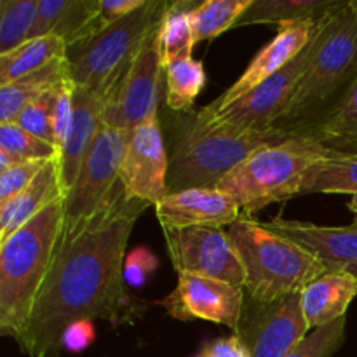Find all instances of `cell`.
Returning a JSON list of instances; mask_svg holds the SVG:
<instances>
[{
    "label": "cell",
    "mask_w": 357,
    "mask_h": 357,
    "mask_svg": "<svg viewBox=\"0 0 357 357\" xmlns=\"http://www.w3.org/2000/svg\"><path fill=\"white\" fill-rule=\"evenodd\" d=\"M264 225L323 261L328 272L347 271L357 264V229L352 225L321 227L310 222L286 220L281 215L264 222Z\"/></svg>",
    "instance_id": "e0dca14e"
},
{
    "label": "cell",
    "mask_w": 357,
    "mask_h": 357,
    "mask_svg": "<svg viewBox=\"0 0 357 357\" xmlns=\"http://www.w3.org/2000/svg\"><path fill=\"white\" fill-rule=\"evenodd\" d=\"M244 300L246 291L239 286L199 274H178L176 288L157 303L173 319L209 321L223 324L236 333Z\"/></svg>",
    "instance_id": "5bb4252c"
},
{
    "label": "cell",
    "mask_w": 357,
    "mask_h": 357,
    "mask_svg": "<svg viewBox=\"0 0 357 357\" xmlns=\"http://www.w3.org/2000/svg\"><path fill=\"white\" fill-rule=\"evenodd\" d=\"M351 6H352V9H354L356 17H357V0H351Z\"/></svg>",
    "instance_id": "60d3db41"
},
{
    "label": "cell",
    "mask_w": 357,
    "mask_h": 357,
    "mask_svg": "<svg viewBox=\"0 0 357 357\" xmlns=\"http://www.w3.org/2000/svg\"><path fill=\"white\" fill-rule=\"evenodd\" d=\"M357 77V17L351 0L316 23L309 61L275 128L295 129L319 119Z\"/></svg>",
    "instance_id": "277c9868"
},
{
    "label": "cell",
    "mask_w": 357,
    "mask_h": 357,
    "mask_svg": "<svg viewBox=\"0 0 357 357\" xmlns=\"http://www.w3.org/2000/svg\"><path fill=\"white\" fill-rule=\"evenodd\" d=\"M157 31L143 44L119 86L105 101V124L132 131L146 119L159 115L157 107L164 66L157 49Z\"/></svg>",
    "instance_id": "7c38bea8"
},
{
    "label": "cell",
    "mask_w": 357,
    "mask_h": 357,
    "mask_svg": "<svg viewBox=\"0 0 357 357\" xmlns=\"http://www.w3.org/2000/svg\"><path fill=\"white\" fill-rule=\"evenodd\" d=\"M194 357H250L246 345L237 335L208 342Z\"/></svg>",
    "instance_id": "74e56055"
},
{
    "label": "cell",
    "mask_w": 357,
    "mask_h": 357,
    "mask_svg": "<svg viewBox=\"0 0 357 357\" xmlns=\"http://www.w3.org/2000/svg\"><path fill=\"white\" fill-rule=\"evenodd\" d=\"M131 131L103 124L84 159L75 183L66 195L65 225L87 220L119 183L122 157Z\"/></svg>",
    "instance_id": "30bf717a"
},
{
    "label": "cell",
    "mask_w": 357,
    "mask_h": 357,
    "mask_svg": "<svg viewBox=\"0 0 357 357\" xmlns=\"http://www.w3.org/2000/svg\"><path fill=\"white\" fill-rule=\"evenodd\" d=\"M253 2L255 0H204L197 3L190 13L195 44L213 40L230 28H236Z\"/></svg>",
    "instance_id": "83f0119b"
},
{
    "label": "cell",
    "mask_w": 357,
    "mask_h": 357,
    "mask_svg": "<svg viewBox=\"0 0 357 357\" xmlns=\"http://www.w3.org/2000/svg\"><path fill=\"white\" fill-rule=\"evenodd\" d=\"M357 190V152L330 150L324 159L314 164L305 174L300 195L347 194Z\"/></svg>",
    "instance_id": "d4e9b609"
},
{
    "label": "cell",
    "mask_w": 357,
    "mask_h": 357,
    "mask_svg": "<svg viewBox=\"0 0 357 357\" xmlns=\"http://www.w3.org/2000/svg\"><path fill=\"white\" fill-rule=\"evenodd\" d=\"M146 0H100V16L103 31L112 24L119 23L135 10L142 9Z\"/></svg>",
    "instance_id": "8d00e7d4"
},
{
    "label": "cell",
    "mask_w": 357,
    "mask_h": 357,
    "mask_svg": "<svg viewBox=\"0 0 357 357\" xmlns=\"http://www.w3.org/2000/svg\"><path fill=\"white\" fill-rule=\"evenodd\" d=\"M316 23L317 21H302V23L279 26L278 35L264 49H260V52L255 56L253 61L246 66L243 75L229 89L223 91L215 101L199 108V110L206 115L220 114L227 107L236 103L244 94L250 93L251 89H255L261 82L271 79L272 75L281 72L286 65H289L309 45Z\"/></svg>",
    "instance_id": "9a60e30c"
},
{
    "label": "cell",
    "mask_w": 357,
    "mask_h": 357,
    "mask_svg": "<svg viewBox=\"0 0 357 357\" xmlns=\"http://www.w3.org/2000/svg\"><path fill=\"white\" fill-rule=\"evenodd\" d=\"M347 208L351 209V213H352V215H354V222H352V227H354V229H357V190L351 195V201H349Z\"/></svg>",
    "instance_id": "f35d334b"
},
{
    "label": "cell",
    "mask_w": 357,
    "mask_h": 357,
    "mask_svg": "<svg viewBox=\"0 0 357 357\" xmlns=\"http://www.w3.org/2000/svg\"><path fill=\"white\" fill-rule=\"evenodd\" d=\"M293 132L328 150L357 152V77L319 119Z\"/></svg>",
    "instance_id": "44dd1931"
},
{
    "label": "cell",
    "mask_w": 357,
    "mask_h": 357,
    "mask_svg": "<svg viewBox=\"0 0 357 357\" xmlns=\"http://www.w3.org/2000/svg\"><path fill=\"white\" fill-rule=\"evenodd\" d=\"M310 333L302 312L300 295L274 303H257L246 296L239 328L250 357H286Z\"/></svg>",
    "instance_id": "8fae6325"
},
{
    "label": "cell",
    "mask_w": 357,
    "mask_h": 357,
    "mask_svg": "<svg viewBox=\"0 0 357 357\" xmlns=\"http://www.w3.org/2000/svg\"><path fill=\"white\" fill-rule=\"evenodd\" d=\"M167 253L178 274H199L244 288L246 272L225 229H164Z\"/></svg>",
    "instance_id": "9c48e42d"
},
{
    "label": "cell",
    "mask_w": 357,
    "mask_h": 357,
    "mask_svg": "<svg viewBox=\"0 0 357 357\" xmlns=\"http://www.w3.org/2000/svg\"><path fill=\"white\" fill-rule=\"evenodd\" d=\"M356 296L357 279L349 271L326 272L310 282L300 293L302 312L309 330H317L347 316Z\"/></svg>",
    "instance_id": "ffe728a7"
},
{
    "label": "cell",
    "mask_w": 357,
    "mask_h": 357,
    "mask_svg": "<svg viewBox=\"0 0 357 357\" xmlns=\"http://www.w3.org/2000/svg\"><path fill=\"white\" fill-rule=\"evenodd\" d=\"M150 204L119 181L87 220L63 227L51 268L16 342L28 357H59L63 333L77 321H115L126 303V250Z\"/></svg>",
    "instance_id": "6da1fadb"
},
{
    "label": "cell",
    "mask_w": 357,
    "mask_h": 357,
    "mask_svg": "<svg viewBox=\"0 0 357 357\" xmlns=\"http://www.w3.org/2000/svg\"><path fill=\"white\" fill-rule=\"evenodd\" d=\"M345 2L347 0H255L237 26L261 23L284 26L302 21H319L326 14L340 9Z\"/></svg>",
    "instance_id": "603a6c76"
},
{
    "label": "cell",
    "mask_w": 357,
    "mask_h": 357,
    "mask_svg": "<svg viewBox=\"0 0 357 357\" xmlns=\"http://www.w3.org/2000/svg\"><path fill=\"white\" fill-rule=\"evenodd\" d=\"M49 160H24L0 173V204L13 199L35 180Z\"/></svg>",
    "instance_id": "836d02e7"
},
{
    "label": "cell",
    "mask_w": 357,
    "mask_h": 357,
    "mask_svg": "<svg viewBox=\"0 0 357 357\" xmlns=\"http://www.w3.org/2000/svg\"><path fill=\"white\" fill-rule=\"evenodd\" d=\"M169 157L159 115L146 119L129 136L121 164L119 181L132 199L153 206L169 195Z\"/></svg>",
    "instance_id": "4fadbf2b"
},
{
    "label": "cell",
    "mask_w": 357,
    "mask_h": 357,
    "mask_svg": "<svg viewBox=\"0 0 357 357\" xmlns=\"http://www.w3.org/2000/svg\"><path fill=\"white\" fill-rule=\"evenodd\" d=\"M68 56V45L58 35L30 38L14 51L0 56V86L45 68Z\"/></svg>",
    "instance_id": "cb8c5ba5"
},
{
    "label": "cell",
    "mask_w": 357,
    "mask_h": 357,
    "mask_svg": "<svg viewBox=\"0 0 357 357\" xmlns=\"http://www.w3.org/2000/svg\"><path fill=\"white\" fill-rule=\"evenodd\" d=\"M66 197L0 243V333L17 342L51 268L65 225Z\"/></svg>",
    "instance_id": "3957f363"
},
{
    "label": "cell",
    "mask_w": 357,
    "mask_h": 357,
    "mask_svg": "<svg viewBox=\"0 0 357 357\" xmlns=\"http://www.w3.org/2000/svg\"><path fill=\"white\" fill-rule=\"evenodd\" d=\"M73 107H75V82L72 75L61 80L56 87L54 107H52V132H54V145L63 153L70 128H72Z\"/></svg>",
    "instance_id": "d6a6232c"
},
{
    "label": "cell",
    "mask_w": 357,
    "mask_h": 357,
    "mask_svg": "<svg viewBox=\"0 0 357 357\" xmlns=\"http://www.w3.org/2000/svg\"><path fill=\"white\" fill-rule=\"evenodd\" d=\"M167 6V0H146L142 9L80 45L75 58H70V75L75 86L107 101L143 44L159 30Z\"/></svg>",
    "instance_id": "52a82bcc"
},
{
    "label": "cell",
    "mask_w": 357,
    "mask_h": 357,
    "mask_svg": "<svg viewBox=\"0 0 357 357\" xmlns=\"http://www.w3.org/2000/svg\"><path fill=\"white\" fill-rule=\"evenodd\" d=\"M293 131L274 128L271 131H236L209 126L188 110L174 114L167 149L169 194L188 188H216L220 181L244 159L267 145L291 138Z\"/></svg>",
    "instance_id": "7a4b0ae2"
},
{
    "label": "cell",
    "mask_w": 357,
    "mask_h": 357,
    "mask_svg": "<svg viewBox=\"0 0 357 357\" xmlns=\"http://www.w3.org/2000/svg\"><path fill=\"white\" fill-rule=\"evenodd\" d=\"M0 150L10 153L17 160H51L61 157L54 145L30 135L14 122L0 124Z\"/></svg>",
    "instance_id": "f546056e"
},
{
    "label": "cell",
    "mask_w": 357,
    "mask_h": 357,
    "mask_svg": "<svg viewBox=\"0 0 357 357\" xmlns=\"http://www.w3.org/2000/svg\"><path fill=\"white\" fill-rule=\"evenodd\" d=\"M310 47H312V38H310L309 45L289 65H286L281 72L244 94L236 103L215 115H206L197 110V117L209 126L236 129V131H271L274 129L284 115L293 93L305 72Z\"/></svg>",
    "instance_id": "ba28073f"
},
{
    "label": "cell",
    "mask_w": 357,
    "mask_h": 357,
    "mask_svg": "<svg viewBox=\"0 0 357 357\" xmlns=\"http://www.w3.org/2000/svg\"><path fill=\"white\" fill-rule=\"evenodd\" d=\"M157 258L150 253V250L146 248H136L132 253H129L126 257V265H124V279L128 284L139 288L146 282L150 272H153L157 268Z\"/></svg>",
    "instance_id": "e575fe53"
},
{
    "label": "cell",
    "mask_w": 357,
    "mask_h": 357,
    "mask_svg": "<svg viewBox=\"0 0 357 357\" xmlns=\"http://www.w3.org/2000/svg\"><path fill=\"white\" fill-rule=\"evenodd\" d=\"M246 272L244 291L257 303H274L300 295L328 272L323 261L253 216L241 215L227 229Z\"/></svg>",
    "instance_id": "5b68a950"
},
{
    "label": "cell",
    "mask_w": 357,
    "mask_h": 357,
    "mask_svg": "<svg viewBox=\"0 0 357 357\" xmlns=\"http://www.w3.org/2000/svg\"><path fill=\"white\" fill-rule=\"evenodd\" d=\"M153 209L162 230L188 227L229 229L243 215L237 202L218 188H188L169 194Z\"/></svg>",
    "instance_id": "2e32d148"
},
{
    "label": "cell",
    "mask_w": 357,
    "mask_h": 357,
    "mask_svg": "<svg viewBox=\"0 0 357 357\" xmlns=\"http://www.w3.org/2000/svg\"><path fill=\"white\" fill-rule=\"evenodd\" d=\"M38 0H2L0 2V56L30 40Z\"/></svg>",
    "instance_id": "f1b7e54d"
},
{
    "label": "cell",
    "mask_w": 357,
    "mask_h": 357,
    "mask_svg": "<svg viewBox=\"0 0 357 357\" xmlns=\"http://www.w3.org/2000/svg\"><path fill=\"white\" fill-rule=\"evenodd\" d=\"M65 197L61 157H54L24 190L0 204V243L40 215L45 208Z\"/></svg>",
    "instance_id": "ac0fdd59"
},
{
    "label": "cell",
    "mask_w": 357,
    "mask_h": 357,
    "mask_svg": "<svg viewBox=\"0 0 357 357\" xmlns=\"http://www.w3.org/2000/svg\"><path fill=\"white\" fill-rule=\"evenodd\" d=\"M96 331H94L93 321H77V323L70 324L63 333L61 347L63 351H68L77 354L89 347L94 342Z\"/></svg>",
    "instance_id": "d590c367"
},
{
    "label": "cell",
    "mask_w": 357,
    "mask_h": 357,
    "mask_svg": "<svg viewBox=\"0 0 357 357\" xmlns=\"http://www.w3.org/2000/svg\"><path fill=\"white\" fill-rule=\"evenodd\" d=\"M195 7L197 3L192 0H174L167 6L162 23L157 31V49L162 66L178 59L192 58L195 42L192 33L190 13Z\"/></svg>",
    "instance_id": "484cf974"
},
{
    "label": "cell",
    "mask_w": 357,
    "mask_h": 357,
    "mask_svg": "<svg viewBox=\"0 0 357 357\" xmlns=\"http://www.w3.org/2000/svg\"><path fill=\"white\" fill-rule=\"evenodd\" d=\"M54 94L56 89H52L49 91V93H45L44 96L33 100L17 114L16 119H14V124H17L21 129L30 132V135L51 143V145H54V132H52V107H54Z\"/></svg>",
    "instance_id": "1f68e13d"
},
{
    "label": "cell",
    "mask_w": 357,
    "mask_h": 357,
    "mask_svg": "<svg viewBox=\"0 0 357 357\" xmlns=\"http://www.w3.org/2000/svg\"><path fill=\"white\" fill-rule=\"evenodd\" d=\"M347 271H349V272H351V274H352V275H354V278L357 279V264H354V265H351V267H349V268H347Z\"/></svg>",
    "instance_id": "ab89813d"
},
{
    "label": "cell",
    "mask_w": 357,
    "mask_h": 357,
    "mask_svg": "<svg viewBox=\"0 0 357 357\" xmlns=\"http://www.w3.org/2000/svg\"><path fill=\"white\" fill-rule=\"evenodd\" d=\"M166 80V107L174 114L192 110L195 98L206 86V70L202 61L194 58L178 59L164 66Z\"/></svg>",
    "instance_id": "4316f807"
},
{
    "label": "cell",
    "mask_w": 357,
    "mask_h": 357,
    "mask_svg": "<svg viewBox=\"0 0 357 357\" xmlns=\"http://www.w3.org/2000/svg\"><path fill=\"white\" fill-rule=\"evenodd\" d=\"M103 112L105 101L98 94L75 86V107H73L72 128H70L68 138H66L65 149H63L61 153L63 185H65L66 195H68L70 188L75 183L84 159H86L91 145L96 139L101 126L105 124Z\"/></svg>",
    "instance_id": "d6986e66"
},
{
    "label": "cell",
    "mask_w": 357,
    "mask_h": 357,
    "mask_svg": "<svg viewBox=\"0 0 357 357\" xmlns=\"http://www.w3.org/2000/svg\"><path fill=\"white\" fill-rule=\"evenodd\" d=\"M330 150L314 139L293 132L291 138L251 153L218 183L243 215H255L265 206L300 195L305 174Z\"/></svg>",
    "instance_id": "8992f818"
},
{
    "label": "cell",
    "mask_w": 357,
    "mask_h": 357,
    "mask_svg": "<svg viewBox=\"0 0 357 357\" xmlns=\"http://www.w3.org/2000/svg\"><path fill=\"white\" fill-rule=\"evenodd\" d=\"M70 75V58L58 59L45 68L21 77L14 82L0 86V124L14 122L21 110L37 98L56 89Z\"/></svg>",
    "instance_id": "7402d4cb"
},
{
    "label": "cell",
    "mask_w": 357,
    "mask_h": 357,
    "mask_svg": "<svg viewBox=\"0 0 357 357\" xmlns=\"http://www.w3.org/2000/svg\"><path fill=\"white\" fill-rule=\"evenodd\" d=\"M347 316L312 330L286 357H333L345 340Z\"/></svg>",
    "instance_id": "4dcf8cb0"
}]
</instances>
